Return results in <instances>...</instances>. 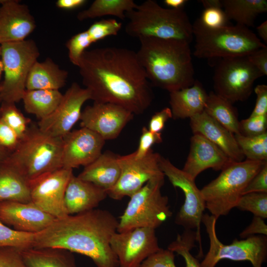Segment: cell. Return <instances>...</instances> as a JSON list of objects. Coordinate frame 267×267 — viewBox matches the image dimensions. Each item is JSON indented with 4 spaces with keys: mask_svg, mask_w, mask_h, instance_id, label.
Wrapping results in <instances>:
<instances>
[{
    "mask_svg": "<svg viewBox=\"0 0 267 267\" xmlns=\"http://www.w3.org/2000/svg\"><path fill=\"white\" fill-rule=\"evenodd\" d=\"M138 40L140 46L136 55L152 85L171 92L194 84L195 72L189 43L149 37Z\"/></svg>",
    "mask_w": 267,
    "mask_h": 267,
    "instance_id": "obj_3",
    "label": "cell"
},
{
    "mask_svg": "<svg viewBox=\"0 0 267 267\" xmlns=\"http://www.w3.org/2000/svg\"><path fill=\"white\" fill-rule=\"evenodd\" d=\"M2 73H3V65L1 60H0V80Z\"/></svg>",
    "mask_w": 267,
    "mask_h": 267,
    "instance_id": "obj_56",
    "label": "cell"
},
{
    "mask_svg": "<svg viewBox=\"0 0 267 267\" xmlns=\"http://www.w3.org/2000/svg\"><path fill=\"white\" fill-rule=\"evenodd\" d=\"M190 127L193 134H199L214 143L233 161L244 160L245 157L237 144L234 134L204 110L190 118Z\"/></svg>",
    "mask_w": 267,
    "mask_h": 267,
    "instance_id": "obj_22",
    "label": "cell"
},
{
    "mask_svg": "<svg viewBox=\"0 0 267 267\" xmlns=\"http://www.w3.org/2000/svg\"><path fill=\"white\" fill-rule=\"evenodd\" d=\"M192 31L195 40L193 55L198 58L247 56L266 46L248 28L237 24L209 28L197 19Z\"/></svg>",
    "mask_w": 267,
    "mask_h": 267,
    "instance_id": "obj_6",
    "label": "cell"
},
{
    "mask_svg": "<svg viewBox=\"0 0 267 267\" xmlns=\"http://www.w3.org/2000/svg\"><path fill=\"white\" fill-rule=\"evenodd\" d=\"M267 115L250 116L239 121V134L245 136H255L267 132Z\"/></svg>",
    "mask_w": 267,
    "mask_h": 267,
    "instance_id": "obj_40",
    "label": "cell"
},
{
    "mask_svg": "<svg viewBox=\"0 0 267 267\" xmlns=\"http://www.w3.org/2000/svg\"><path fill=\"white\" fill-rule=\"evenodd\" d=\"M162 140L161 133H153L146 127H143L141 130L138 147L134 152L135 157L137 158L144 157L152 149V145L161 143Z\"/></svg>",
    "mask_w": 267,
    "mask_h": 267,
    "instance_id": "obj_44",
    "label": "cell"
},
{
    "mask_svg": "<svg viewBox=\"0 0 267 267\" xmlns=\"http://www.w3.org/2000/svg\"><path fill=\"white\" fill-rule=\"evenodd\" d=\"M187 1L186 0H165L164 3L169 8L183 9Z\"/></svg>",
    "mask_w": 267,
    "mask_h": 267,
    "instance_id": "obj_52",
    "label": "cell"
},
{
    "mask_svg": "<svg viewBox=\"0 0 267 267\" xmlns=\"http://www.w3.org/2000/svg\"><path fill=\"white\" fill-rule=\"evenodd\" d=\"M217 219L208 214H203L201 222L206 228L210 241V247L201 267H215L222 259L234 261H247L253 267H262L267 258V237L254 235L238 240L235 239L230 244H224L217 237L216 224Z\"/></svg>",
    "mask_w": 267,
    "mask_h": 267,
    "instance_id": "obj_10",
    "label": "cell"
},
{
    "mask_svg": "<svg viewBox=\"0 0 267 267\" xmlns=\"http://www.w3.org/2000/svg\"><path fill=\"white\" fill-rule=\"evenodd\" d=\"M0 267H28L22 260L19 249L0 247Z\"/></svg>",
    "mask_w": 267,
    "mask_h": 267,
    "instance_id": "obj_45",
    "label": "cell"
},
{
    "mask_svg": "<svg viewBox=\"0 0 267 267\" xmlns=\"http://www.w3.org/2000/svg\"><path fill=\"white\" fill-rule=\"evenodd\" d=\"M20 140L17 134L0 118V149L8 156L17 148Z\"/></svg>",
    "mask_w": 267,
    "mask_h": 267,
    "instance_id": "obj_42",
    "label": "cell"
},
{
    "mask_svg": "<svg viewBox=\"0 0 267 267\" xmlns=\"http://www.w3.org/2000/svg\"><path fill=\"white\" fill-rule=\"evenodd\" d=\"M250 62L261 72L263 76L267 75V47L260 48L248 55Z\"/></svg>",
    "mask_w": 267,
    "mask_h": 267,
    "instance_id": "obj_50",
    "label": "cell"
},
{
    "mask_svg": "<svg viewBox=\"0 0 267 267\" xmlns=\"http://www.w3.org/2000/svg\"><path fill=\"white\" fill-rule=\"evenodd\" d=\"M208 94L202 84L195 80L188 88L170 92L169 103L174 119L191 118L205 109Z\"/></svg>",
    "mask_w": 267,
    "mask_h": 267,
    "instance_id": "obj_25",
    "label": "cell"
},
{
    "mask_svg": "<svg viewBox=\"0 0 267 267\" xmlns=\"http://www.w3.org/2000/svg\"><path fill=\"white\" fill-rule=\"evenodd\" d=\"M235 207L241 211L250 212L255 216L266 219L267 193L251 192L243 194Z\"/></svg>",
    "mask_w": 267,
    "mask_h": 267,
    "instance_id": "obj_37",
    "label": "cell"
},
{
    "mask_svg": "<svg viewBox=\"0 0 267 267\" xmlns=\"http://www.w3.org/2000/svg\"><path fill=\"white\" fill-rule=\"evenodd\" d=\"M91 44L86 30L72 36L66 44L70 62L78 67L83 54Z\"/></svg>",
    "mask_w": 267,
    "mask_h": 267,
    "instance_id": "obj_39",
    "label": "cell"
},
{
    "mask_svg": "<svg viewBox=\"0 0 267 267\" xmlns=\"http://www.w3.org/2000/svg\"><path fill=\"white\" fill-rule=\"evenodd\" d=\"M161 156L152 149L141 158H136L134 152L118 155L120 178L116 185L107 192V195L114 200L130 197L150 179L164 175L159 165Z\"/></svg>",
    "mask_w": 267,
    "mask_h": 267,
    "instance_id": "obj_13",
    "label": "cell"
},
{
    "mask_svg": "<svg viewBox=\"0 0 267 267\" xmlns=\"http://www.w3.org/2000/svg\"><path fill=\"white\" fill-rule=\"evenodd\" d=\"M56 219L32 202H0V220L18 231L37 233L46 228Z\"/></svg>",
    "mask_w": 267,
    "mask_h": 267,
    "instance_id": "obj_19",
    "label": "cell"
},
{
    "mask_svg": "<svg viewBox=\"0 0 267 267\" xmlns=\"http://www.w3.org/2000/svg\"><path fill=\"white\" fill-rule=\"evenodd\" d=\"M134 115L119 105L94 102L82 111L80 126L96 133L106 141L117 138Z\"/></svg>",
    "mask_w": 267,
    "mask_h": 267,
    "instance_id": "obj_17",
    "label": "cell"
},
{
    "mask_svg": "<svg viewBox=\"0 0 267 267\" xmlns=\"http://www.w3.org/2000/svg\"><path fill=\"white\" fill-rule=\"evenodd\" d=\"M89 99L90 91L77 83H73L63 94L55 110L48 117L40 120L37 123L38 127L51 136L63 137L80 120L82 106Z\"/></svg>",
    "mask_w": 267,
    "mask_h": 267,
    "instance_id": "obj_15",
    "label": "cell"
},
{
    "mask_svg": "<svg viewBox=\"0 0 267 267\" xmlns=\"http://www.w3.org/2000/svg\"><path fill=\"white\" fill-rule=\"evenodd\" d=\"M172 118V114L170 108L165 107L156 112L151 117L148 129L153 133H160L164 128L166 123Z\"/></svg>",
    "mask_w": 267,
    "mask_h": 267,
    "instance_id": "obj_47",
    "label": "cell"
},
{
    "mask_svg": "<svg viewBox=\"0 0 267 267\" xmlns=\"http://www.w3.org/2000/svg\"><path fill=\"white\" fill-rule=\"evenodd\" d=\"M233 162L214 143L199 134H194L190 138L189 152L182 170L195 179L205 170L211 168L222 171Z\"/></svg>",
    "mask_w": 267,
    "mask_h": 267,
    "instance_id": "obj_21",
    "label": "cell"
},
{
    "mask_svg": "<svg viewBox=\"0 0 267 267\" xmlns=\"http://www.w3.org/2000/svg\"><path fill=\"white\" fill-rule=\"evenodd\" d=\"M203 5L204 8H222V0H199Z\"/></svg>",
    "mask_w": 267,
    "mask_h": 267,
    "instance_id": "obj_53",
    "label": "cell"
},
{
    "mask_svg": "<svg viewBox=\"0 0 267 267\" xmlns=\"http://www.w3.org/2000/svg\"><path fill=\"white\" fill-rule=\"evenodd\" d=\"M1 102V100L0 95V104Z\"/></svg>",
    "mask_w": 267,
    "mask_h": 267,
    "instance_id": "obj_58",
    "label": "cell"
},
{
    "mask_svg": "<svg viewBox=\"0 0 267 267\" xmlns=\"http://www.w3.org/2000/svg\"><path fill=\"white\" fill-rule=\"evenodd\" d=\"M159 165L165 176L175 187L181 189L184 195V202L178 213L175 222L185 229H196V241L199 244V254L203 255L200 234V225L205 203L200 189L197 187L195 179L173 165L167 158L161 156Z\"/></svg>",
    "mask_w": 267,
    "mask_h": 267,
    "instance_id": "obj_12",
    "label": "cell"
},
{
    "mask_svg": "<svg viewBox=\"0 0 267 267\" xmlns=\"http://www.w3.org/2000/svg\"><path fill=\"white\" fill-rule=\"evenodd\" d=\"M251 192L267 193V162L251 179L242 195Z\"/></svg>",
    "mask_w": 267,
    "mask_h": 267,
    "instance_id": "obj_46",
    "label": "cell"
},
{
    "mask_svg": "<svg viewBox=\"0 0 267 267\" xmlns=\"http://www.w3.org/2000/svg\"><path fill=\"white\" fill-rule=\"evenodd\" d=\"M59 90H26L22 100L25 110L40 120L50 115L57 108L62 98Z\"/></svg>",
    "mask_w": 267,
    "mask_h": 267,
    "instance_id": "obj_30",
    "label": "cell"
},
{
    "mask_svg": "<svg viewBox=\"0 0 267 267\" xmlns=\"http://www.w3.org/2000/svg\"><path fill=\"white\" fill-rule=\"evenodd\" d=\"M68 74L50 58L43 62L37 61L29 73L26 89L59 90L65 85Z\"/></svg>",
    "mask_w": 267,
    "mask_h": 267,
    "instance_id": "obj_26",
    "label": "cell"
},
{
    "mask_svg": "<svg viewBox=\"0 0 267 267\" xmlns=\"http://www.w3.org/2000/svg\"><path fill=\"white\" fill-rule=\"evenodd\" d=\"M62 137L43 132L32 122L17 148L3 161L16 169L29 184L62 168Z\"/></svg>",
    "mask_w": 267,
    "mask_h": 267,
    "instance_id": "obj_5",
    "label": "cell"
},
{
    "mask_svg": "<svg viewBox=\"0 0 267 267\" xmlns=\"http://www.w3.org/2000/svg\"><path fill=\"white\" fill-rule=\"evenodd\" d=\"M110 244L120 267H138L144 260L161 249L155 229L149 227L116 232Z\"/></svg>",
    "mask_w": 267,
    "mask_h": 267,
    "instance_id": "obj_14",
    "label": "cell"
},
{
    "mask_svg": "<svg viewBox=\"0 0 267 267\" xmlns=\"http://www.w3.org/2000/svg\"><path fill=\"white\" fill-rule=\"evenodd\" d=\"M122 24L115 19H103L91 24L86 30L92 43L111 36H116Z\"/></svg>",
    "mask_w": 267,
    "mask_h": 267,
    "instance_id": "obj_38",
    "label": "cell"
},
{
    "mask_svg": "<svg viewBox=\"0 0 267 267\" xmlns=\"http://www.w3.org/2000/svg\"><path fill=\"white\" fill-rule=\"evenodd\" d=\"M62 167L73 170L88 165L102 153L105 140L96 133L81 127L62 137Z\"/></svg>",
    "mask_w": 267,
    "mask_h": 267,
    "instance_id": "obj_18",
    "label": "cell"
},
{
    "mask_svg": "<svg viewBox=\"0 0 267 267\" xmlns=\"http://www.w3.org/2000/svg\"><path fill=\"white\" fill-rule=\"evenodd\" d=\"M200 22L209 28H218L228 25L229 20L222 8H205L199 18Z\"/></svg>",
    "mask_w": 267,
    "mask_h": 267,
    "instance_id": "obj_41",
    "label": "cell"
},
{
    "mask_svg": "<svg viewBox=\"0 0 267 267\" xmlns=\"http://www.w3.org/2000/svg\"><path fill=\"white\" fill-rule=\"evenodd\" d=\"M73 170L64 168L46 174L30 183L31 202L56 219L66 213L64 199Z\"/></svg>",
    "mask_w": 267,
    "mask_h": 267,
    "instance_id": "obj_16",
    "label": "cell"
},
{
    "mask_svg": "<svg viewBox=\"0 0 267 267\" xmlns=\"http://www.w3.org/2000/svg\"><path fill=\"white\" fill-rule=\"evenodd\" d=\"M222 2L229 20L247 28L254 26L257 16L267 11L266 0H222Z\"/></svg>",
    "mask_w": 267,
    "mask_h": 267,
    "instance_id": "obj_29",
    "label": "cell"
},
{
    "mask_svg": "<svg viewBox=\"0 0 267 267\" xmlns=\"http://www.w3.org/2000/svg\"><path fill=\"white\" fill-rule=\"evenodd\" d=\"M28 267H77L73 253L59 248L19 249Z\"/></svg>",
    "mask_w": 267,
    "mask_h": 267,
    "instance_id": "obj_27",
    "label": "cell"
},
{
    "mask_svg": "<svg viewBox=\"0 0 267 267\" xmlns=\"http://www.w3.org/2000/svg\"><path fill=\"white\" fill-rule=\"evenodd\" d=\"M125 15L129 20L125 32L131 37L175 39L189 44L192 41V24L183 9L164 8L147 0Z\"/></svg>",
    "mask_w": 267,
    "mask_h": 267,
    "instance_id": "obj_4",
    "label": "cell"
},
{
    "mask_svg": "<svg viewBox=\"0 0 267 267\" xmlns=\"http://www.w3.org/2000/svg\"><path fill=\"white\" fill-rule=\"evenodd\" d=\"M196 232L185 229L182 234H178L175 240L168 246L169 250L183 257L185 267H201L199 261L191 254V250L195 246Z\"/></svg>",
    "mask_w": 267,
    "mask_h": 267,
    "instance_id": "obj_35",
    "label": "cell"
},
{
    "mask_svg": "<svg viewBox=\"0 0 267 267\" xmlns=\"http://www.w3.org/2000/svg\"><path fill=\"white\" fill-rule=\"evenodd\" d=\"M7 156V154L0 149V162L4 161Z\"/></svg>",
    "mask_w": 267,
    "mask_h": 267,
    "instance_id": "obj_55",
    "label": "cell"
},
{
    "mask_svg": "<svg viewBox=\"0 0 267 267\" xmlns=\"http://www.w3.org/2000/svg\"><path fill=\"white\" fill-rule=\"evenodd\" d=\"M257 98L250 115H267V86L258 85L254 89Z\"/></svg>",
    "mask_w": 267,
    "mask_h": 267,
    "instance_id": "obj_48",
    "label": "cell"
},
{
    "mask_svg": "<svg viewBox=\"0 0 267 267\" xmlns=\"http://www.w3.org/2000/svg\"><path fill=\"white\" fill-rule=\"evenodd\" d=\"M164 175L148 180L130 197V200L118 221L117 232L127 231L138 227L156 229L172 215L168 198L161 188Z\"/></svg>",
    "mask_w": 267,
    "mask_h": 267,
    "instance_id": "obj_8",
    "label": "cell"
},
{
    "mask_svg": "<svg viewBox=\"0 0 267 267\" xmlns=\"http://www.w3.org/2000/svg\"><path fill=\"white\" fill-rule=\"evenodd\" d=\"M36 235L12 229L0 220V247L18 249L33 247Z\"/></svg>",
    "mask_w": 267,
    "mask_h": 267,
    "instance_id": "obj_36",
    "label": "cell"
},
{
    "mask_svg": "<svg viewBox=\"0 0 267 267\" xmlns=\"http://www.w3.org/2000/svg\"><path fill=\"white\" fill-rule=\"evenodd\" d=\"M3 81L0 84L1 101L16 103L22 100L29 73L40 55L32 40L0 44Z\"/></svg>",
    "mask_w": 267,
    "mask_h": 267,
    "instance_id": "obj_9",
    "label": "cell"
},
{
    "mask_svg": "<svg viewBox=\"0 0 267 267\" xmlns=\"http://www.w3.org/2000/svg\"><path fill=\"white\" fill-rule=\"evenodd\" d=\"M233 103L211 92L208 95L204 111L234 134H239V121Z\"/></svg>",
    "mask_w": 267,
    "mask_h": 267,
    "instance_id": "obj_31",
    "label": "cell"
},
{
    "mask_svg": "<svg viewBox=\"0 0 267 267\" xmlns=\"http://www.w3.org/2000/svg\"><path fill=\"white\" fill-rule=\"evenodd\" d=\"M31 202L30 184L13 167L0 162V202Z\"/></svg>",
    "mask_w": 267,
    "mask_h": 267,
    "instance_id": "obj_28",
    "label": "cell"
},
{
    "mask_svg": "<svg viewBox=\"0 0 267 267\" xmlns=\"http://www.w3.org/2000/svg\"><path fill=\"white\" fill-rule=\"evenodd\" d=\"M78 67L94 102L114 103L139 115L153 101L150 83L132 50L116 47L86 50Z\"/></svg>",
    "mask_w": 267,
    "mask_h": 267,
    "instance_id": "obj_1",
    "label": "cell"
},
{
    "mask_svg": "<svg viewBox=\"0 0 267 267\" xmlns=\"http://www.w3.org/2000/svg\"><path fill=\"white\" fill-rule=\"evenodd\" d=\"M107 196L105 190L73 174L64 195L66 213L73 215L94 209Z\"/></svg>",
    "mask_w": 267,
    "mask_h": 267,
    "instance_id": "obj_23",
    "label": "cell"
},
{
    "mask_svg": "<svg viewBox=\"0 0 267 267\" xmlns=\"http://www.w3.org/2000/svg\"><path fill=\"white\" fill-rule=\"evenodd\" d=\"M0 118L17 134L20 139L32 122L17 108L15 103L5 101L0 104Z\"/></svg>",
    "mask_w": 267,
    "mask_h": 267,
    "instance_id": "obj_34",
    "label": "cell"
},
{
    "mask_svg": "<svg viewBox=\"0 0 267 267\" xmlns=\"http://www.w3.org/2000/svg\"><path fill=\"white\" fill-rule=\"evenodd\" d=\"M0 55H1V47H0Z\"/></svg>",
    "mask_w": 267,
    "mask_h": 267,
    "instance_id": "obj_57",
    "label": "cell"
},
{
    "mask_svg": "<svg viewBox=\"0 0 267 267\" xmlns=\"http://www.w3.org/2000/svg\"><path fill=\"white\" fill-rule=\"evenodd\" d=\"M120 174L118 155L107 151L102 153L93 162L85 166L77 177L107 192L116 185Z\"/></svg>",
    "mask_w": 267,
    "mask_h": 267,
    "instance_id": "obj_24",
    "label": "cell"
},
{
    "mask_svg": "<svg viewBox=\"0 0 267 267\" xmlns=\"http://www.w3.org/2000/svg\"><path fill=\"white\" fill-rule=\"evenodd\" d=\"M267 162L249 160L233 162L200 189L211 215L218 219L235 208L245 188Z\"/></svg>",
    "mask_w": 267,
    "mask_h": 267,
    "instance_id": "obj_7",
    "label": "cell"
},
{
    "mask_svg": "<svg viewBox=\"0 0 267 267\" xmlns=\"http://www.w3.org/2000/svg\"><path fill=\"white\" fill-rule=\"evenodd\" d=\"M257 32L261 39L267 43V21L266 20L257 27Z\"/></svg>",
    "mask_w": 267,
    "mask_h": 267,
    "instance_id": "obj_54",
    "label": "cell"
},
{
    "mask_svg": "<svg viewBox=\"0 0 267 267\" xmlns=\"http://www.w3.org/2000/svg\"><path fill=\"white\" fill-rule=\"evenodd\" d=\"M263 76L247 56L220 59L213 76L215 93L233 103L247 100L255 81Z\"/></svg>",
    "mask_w": 267,
    "mask_h": 267,
    "instance_id": "obj_11",
    "label": "cell"
},
{
    "mask_svg": "<svg viewBox=\"0 0 267 267\" xmlns=\"http://www.w3.org/2000/svg\"><path fill=\"white\" fill-rule=\"evenodd\" d=\"M138 267H177L174 253L168 249L161 248L144 260Z\"/></svg>",
    "mask_w": 267,
    "mask_h": 267,
    "instance_id": "obj_43",
    "label": "cell"
},
{
    "mask_svg": "<svg viewBox=\"0 0 267 267\" xmlns=\"http://www.w3.org/2000/svg\"><path fill=\"white\" fill-rule=\"evenodd\" d=\"M87 1L86 0H58L56 2V5L61 9L72 10L81 7Z\"/></svg>",
    "mask_w": 267,
    "mask_h": 267,
    "instance_id": "obj_51",
    "label": "cell"
},
{
    "mask_svg": "<svg viewBox=\"0 0 267 267\" xmlns=\"http://www.w3.org/2000/svg\"><path fill=\"white\" fill-rule=\"evenodd\" d=\"M256 234L267 236V225L264 219L254 216L251 223L240 233L239 235L241 238L245 239L255 235Z\"/></svg>",
    "mask_w": 267,
    "mask_h": 267,
    "instance_id": "obj_49",
    "label": "cell"
},
{
    "mask_svg": "<svg viewBox=\"0 0 267 267\" xmlns=\"http://www.w3.org/2000/svg\"><path fill=\"white\" fill-rule=\"evenodd\" d=\"M118 225L115 216L105 210L67 215L37 233L33 247L62 248L88 257L97 267H118L110 244Z\"/></svg>",
    "mask_w": 267,
    "mask_h": 267,
    "instance_id": "obj_2",
    "label": "cell"
},
{
    "mask_svg": "<svg viewBox=\"0 0 267 267\" xmlns=\"http://www.w3.org/2000/svg\"><path fill=\"white\" fill-rule=\"evenodd\" d=\"M36 27L27 5L17 0H0V44L25 40Z\"/></svg>",
    "mask_w": 267,
    "mask_h": 267,
    "instance_id": "obj_20",
    "label": "cell"
},
{
    "mask_svg": "<svg viewBox=\"0 0 267 267\" xmlns=\"http://www.w3.org/2000/svg\"><path fill=\"white\" fill-rule=\"evenodd\" d=\"M237 144L246 160L267 161V133L255 136L234 134Z\"/></svg>",
    "mask_w": 267,
    "mask_h": 267,
    "instance_id": "obj_33",
    "label": "cell"
},
{
    "mask_svg": "<svg viewBox=\"0 0 267 267\" xmlns=\"http://www.w3.org/2000/svg\"><path fill=\"white\" fill-rule=\"evenodd\" d=\"M137 4L133 0H95L89 8L78 13L79 21L111 15L121 20L126 12L134 9Z\"/></svg>",
    "mask_w": 267,
    "mask_h": 267,
    "instance_id": "obj_32",
    "label": "cell"
}]
</instances>
